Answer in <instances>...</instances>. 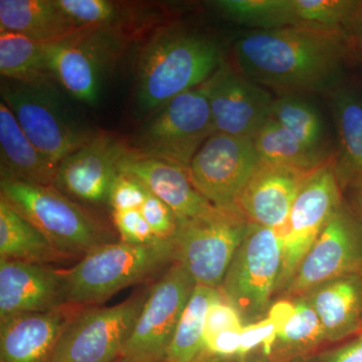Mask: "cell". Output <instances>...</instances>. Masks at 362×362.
Instances as JSON below:
<instances>
[{
    "label": "cell",
    "mask_w": 362,
    "mask_h": 362,
    "mask_svg": "<svg viewBox=\"0 0 362 362\" xmlns=\"http://www.w3.org/2000/svg\"><path fill=\"white\" fill-rule=\"evenodd\" d=\"M51 42L30 39L18 33H0L2 78L21 82L54 80L47 66V52Z\"/></svg>",
    "instance_id": "f1b7e54d"
},
{
    "label": "cell",
    "mask_w": 362,
    "mask_h": 362,
    "mask_svg": "<svg viewBox=\"0 0 362 362\" xmlns=\"http://www.w3.org/2000/svg\"><path fill=\"white\" fill-rule=\"evenodd\" d=\"M343 204L339 181L329 163L314 171L293 204L284 225L276 228L282 243L277 290H285L307 252Z\"/></svg>",
    "instance_id": "7c38bea8"
},
{
    "label": "cell",
    "mask_w": 362,
    "mask_h": 362,
    "mask_svg": "<svg viewBox=\"0 0 362 362\" xmlns=\"http://www.w3.org/2000/svg\"><path fill=\"white\" fill-rule=\"evenodd\" d=\"M303 297L320 319L327 342L341 341L362 332V275L335 279Z\"/></svg>",
    "instance_id": "44dd1931"
},
{
    "label": "cell",
    "mask_w": 362,
    "mask_h": 362,
    "mask_svg": "<svg viewBox=\"0 0 362 362\" xmlns=\"http://www.w3.org/2000/svg\"><path fill=\"white\" fill-rule=\"evenodd\" d=\"M216 358H218V357L211 356L206 350H204L201 356L197 357L194 362H216Z\"/></svg>",
    "instance_id": "7bdbcfd3"
},
{
    "label": "cell",
    "mask_w": 362,
    "mask_h": 362,
    "mask_svg": "<svg viewBox=\"0 0 362 362\" xmlns=\"http://www.w3.org/2000/svg\"><path fill=\"white\" fill-rule=\"evenodd\" d=\"M214 6L230 20L257 30L286 25V0H220Z\"/></svg>",
    "instance_id": "d6a6232c"
},
{
    "label": "cell",
    "mask_w": 362,
    "mask_h": 362,
    "mask_svg": "<svg viewBox=\"0 0 362 362\" xmlns=\"http://www.w3.org/2000/svg\"><path fill=\"white\" fill-rule=\"evenodd\" d=\"M140 211L157 240L173 242L177 233L178 221L165 202L149 192Z\"/></svg>",
    "instance_id": "e575fe53"
},
{
    "label": "cell",
    "mask_w": 362,
    "mask_h": 362,
    "mask_svg": "<svg viewBox=\"0 0 362 362\" xmlns=\"http://www.w3.org/2000/svg\"><path fill=\"white\" fill-rule=\"evenodd\" d=\"M242 330L225 331L213 337L207 338L204 340V350L218 358L237 356L240 347Z\"/></svg>",
    "instance_id": "f35d334b"
},
{
    "label": "cell",
    "mask_w": 362,
    "mask_h": 362,
    "mask_svg": "<svg viewBox=\"0 0 362 362\" xmlns=\"http://www.w3.org/2000/svg\"><path fill=\"white\" fill-rule=\"evenodd\" d=\"M81 30L56 0H1L0 33H11L30 39L52 42Z\"/></svg>",
    "instance_id": "603a6c76"
},
{
    "label": "cell",
    "mask_w": 362,
    "mask_h": 362,
    "mask_svg": "<svg viewBox=\"0 0 362 362\" xmlns=\"http://www.w3.org/2000/svg\"><path fill=\"white\" fill-rule=\"evenodd\" d=\"M206 87L216 133L252 138L270 118V93L230 66L221 65Z\"/></svg>",
    "instance_id": "2e32d148"
},
{
    "label": "cell",
    "mask_w": 362,
    "mask_h": 362,
    "mask_svg": "<svg viewBox=\"0 0 362 362\" xmlns=\"http://www.w3.org/2000/svg\"><path fill=\"white\" fill-rule=\"evenodd\" d=\"M0 258L40 265L71 259L2 199H0Z\"/></svg>",
    "instance_id": "cb8c5ba5"
},
{
    "label": "cell",
    "mask_w": 362,
    "mask_h": 362,
    "mask_svg": "<svg viewBox=\"0 0 362 362\" xmlns=\"http://www.w3.org/2000/svg\"><path fill=\"white\" fill-rule=\"evenodd\" d=\"M362 333V332H361Z\"/></svg>",
    "instance_id": "bcb514c9"
},
{
    "label": "cell",
    "mask_w": 362,
    "mask_h": 362,
    "mask_svg": "<svg viewBox=\"0 0 362 362\" xmlns=\"http://www.w3.org/2000/svg\"><path fill=\"white\" fill-rule=\"evenodd\" d=\"M349 35L286 26L255 30L235 42L240 74L282 96L329 89L349 52Z\"/></svg>",
    "instance_id": "6da1fadb"
},
{
    "label": "cell",
    "mask_w": 362,
    "mask_h": 362,
    "mask_svg": "<svg viewBox=\"0 0 362 362\" xmlns=\"http://www.w3.org/2000/svg\"><path fill=\"white\" fill-rule=\"evenodd\" d=\"M259 163L316 170L327 158L304 146L289 130L269 118L252 137Z\"/></svg>",
    "instance_id": "83f0119b"
},
{
    "label": "cell",
    "mask_w": 362,
    "mask_h": 362,
    "mask_svg": "<svg viewBox=\"0 0 362 362\" xmlns=\"http://www.w3.org/2000/svg\"><path fill=\"white\" fill-rule=\"evenodd\" d=\"M130 40L113 30L81 28L51 42L47 52L49 74L71 96L95 104L107 71L125 51Z\"/></svg>",
    "instance_id": "ba28073f"
},
{
    "label": "cell",
    "mask_w": 362,
    "mask_h": 362,
    "mask_svg": "<svg viewBox=\"0 0 362 362\" xmlns=\"http://www.w3.org/2000/svg\"><path fill=\"white\" fill-rule=\"evenodd\" d=\"M1 98L30 141L56 165L97 133L74 115L52 78L21 82L2 78Z\"/></svg>",
    "instance_id": "5b68a950"
},
{
    "label": "cell",
    "mask_w": 362,
    "mask_h": 362,
    "mask_svg": "<svg viewBox=\"0 0 362 362\" xmlns=\"http://www.w3.org/2000/svg\"><path fill=\"white\" fill-rule=\"evenodd\" d=\"M259 164L252 138L216 133L195 154L188 173L214 207L237 209L235 202Z\"/></svg>",
    "instance_id": "4fadbf2b"
},
{
    "label": "cell",
    "mask_w": 362,
    "mask_h": 362,
    "mask_svg": "<svg viewBox=\"0 0 362 362\" xmlns=\"http://www.w3.org/2000/svg\"><path fill=\"white\" fill-rule=\"evenodd\" d=\"M114 226L120 235L121 242L130 245H149L158 242L140 209L113 211Z\"/></svg>",
    "instance_id": "d590c367"
},
{
    "label": "cell",
    "mask_w": 362,
    "mask_h": 362,
    "mask_svg": "<svg viewBox=\"0 0 362 362\" xmlns=\"http://www.w3.org/2000/svg\"><path fill=\"white\" fill-rule=\"evenodd\" d=\"M115 362H127V361H124V359L120 358V359H118V361H116Z\"/></svg>",
    "instance_id": "f6af8a7d"
},
{
    "label": "cell",
    "mask_w": 362,
    "mask_h": 362,
    "mask_svg": "<svg viewBox=\"0 0 362 362\" xmlns=\"http://www.w3.org/2000/svg\"><path fill=\"white\" fill-rule=\"evenodd\" d=\"M57 4L78 28H100L132 37L139 32L140 11L133 4L110 0H56Z\"/></svg>",
    "instance_id": "f546056e"
},
{
    "label": "cell",
    "mask_w": 362,
    "mask_h": 362,
    "mask_svg": "<svg viewBox=\"0 0 362 362\" xmlns=\"http://www.w3.org/2000/svg\"><path fill=\"white\" fill-rule=\"evenodd\" d=\"M295 312L282 331L277 334L270 362H291L305 358L319 345L327 342L320 319L306 298L294 301Z\"/></svg>",
    "instance_id": "484cf974"
},
{
    "label": "cell",
    "mask_w": 362,
    "mask_h": 362,
    "mask_svg": "<svg viewBox=\"0 0 362 362\" xmlns=\"http://www.w3.org/2000/svg\"><path fill=\"white\" fill-rule=\"evenodd\" d=\"M362 18V2L349 0H287V26L349 35Z\"/></svg>",
    "instance_id": "4316f807"
},
{
    "label": "cell",
    "mask_w": 362,
    "mask_h": 362,
    "mask_svg": "<svg viewBox=\"0 0 362 362\" xmlns=\"http://www.w3.org/2000/svg\"><path fill=\"white\" fill-rule=\"evenodd\" d=\"M175 263L173 242L130 245L111 242L63 272L66 305L93 307L130 286L146 282Z\"/></svg>",
    "instance_id": "3957f363"
},
{
    "label": "cell",
    "mask_w": 362,
    "mask_h": 362,
    "mask_svg": "<svg viewBox=\"0 0 362 362\" xmlns=\"http://www.w3.org/2000/svg\"><path fill=\"white\" fill-rule=\"evenodd\" d=\"M66 305L63 272L0 258V321Z\"/></svg>",
    "instance_id": "ac0fdd59"
},
{
    "label": "cell",
    "mask_w": 362,
    "mask_h": 362,
    "mask_svg": "<svg viewBox=\"0 0 362 362\" xmlns=\"http://www.w3.org/2000/svg\"><path fill=\"white\" fill-rule=\"evenodd\" d=\"M316 170L259 163L238 197L235 209L250 223L276 230L284 225L298 194Z\"/></svg>",
    "instance_id": "e0dca14e"
},
{
    "label": "cell",
    "mask_w": 362,
    "mask_h": 362,
    "mask_svg": "<svg viewBox=\"0 0 362 362\" xmlns=\"http://www.w3.org/2000/svg\"><path fill=\"white\" fill-rule=\"evenodd\" d=\"M340 146L339 175L362 177V104L351 93L339 90L333 99Z\"/></svg>",
    "instance_id": "4dcf8cb0"
},
{
    "label": "cell",
    "mask_w": 362,
    "mask_h": 362,
    "mask_svg": "<svg viewBox=\"0 0 362 362\" xmlns=\"http://www.w3.org/2000/svg\"><path fill=\"white\" fill-rule=\"evenodd\" d=\"M119 173L134 176L151 194L165 202L175 213L178 226L214 209L192 185L188 171L175 164L137 156L128 147L119 163Z\"/></svg>",
    "instance_id": "ffe728a7"
},
{
    "label": "cell",
    "mask_w": 362,
    "mask_h": 362,
    "mask_svg": "<svg viewBox=\"0 0 362 362\" xmlns=\"http://www.w3.org/2000/svg\"><path fill=\"white\" fill-rule=\"evenodd\" d=\"M281 268L282 243L277 230L251 223L221 286L226 301L247 324L268 314Z\"/></svg>",
    "instance_id": "9c48e42d"
},
{
    "label": "cell",
    "mask_w": 362,
    "mask_h": 362,
    "mask_svg": "<svg viewBox=\"0 0 362 362\" xmlns=\"http://www.w3.org/2000/svg\"><path fill=\"white\" fill-rule=\"evenodd\" d=\"M352 275H362V223L342 204L285 291L288 296L301 297L324 283Z\"/></svg>",
    "instance_id": "5bb4252c"
},
{
    "label": "cell",
    "mask_w": 362,
    "mask_h": 362,
    "mask_svg": "<svg viewBox=\"0 0 362 362\" xmlns=\"http://www.w3.org/2000/svg\"><path fill=\"white\" fill-rule=\"evenodd\" d=\"M314 362H362V333L349 342L317 356Z\"/></svg>",
    "instance_id": "ab89813d"
},
{
    "label": "cell",
    "mask_w": 362,
    "mask_h": 362,
    "mask_svg": "<svg viewBox=\"0 0 362 362\" xmlns=\"http://www.w3.org/2000/svg\"><path fill=\"white\" fill-rule=\"evenodd\" d=\"M356 181V187H354V195H356V201L359 211L362 214V177L358 178Z\"/></svg>",
    "instance_id": "b9f144b4"
},
{
    "label": "cell",
    "mask_w": 362,
    "mask_h": 362,
    "mask_svg": "<svg viewBox=\"0 0 362 362\" xmlns=\"http://www.w3.org/2000/svg\"><path fill=\"white\" fill-rule=\"evenodd\" d=\"M244 326V320L239 311L228 301H223L221 298L218 301L214 302L207 311L204 342L207 338L225 331H240Z\"/></svg>",
    "instance_id": "74e56055"
},
{
    "label": "cell",
    "mask_w": 362,
    "mask_h": 362,
    "mask_svg": "<svg viewBox=\"0 0 362 362\" xmlns=\"http://www.w3.org/2000/svg\"><path fill=\"white\" fill-rule=\"evenodd\" d=\"M82 309L64 305L0 321V362H52L59 338Z\"/></svg>",
    "instance_id": "d6986e66"
},
{
    "label": "cell",
    "mask_w": 362,
    "mask_h": 362,
    "mask_svg": "<svg viewBox=\"0 0 362 362\" xmlns=\"http://www.w3.org/2000/svg\"><path fill=\"white\" fill-rule=\"evenodd\" d=\"M221 65V49L213 39L175 26L157 28L136 59L138 107L151 114L178 95L204 84Z\"/></svg>",
    "instance_id": "7a4b0ae2"
},
{
    "label": "cell",
    "mask_w": 362,
    "mask_h": 362,
    "mask_svg": "<svg viewBox=\"0 0 362 362\" xmlns=\"http://www.w3.org/2000/svg\"><path fill=\"white\" fill-rule=\"evenodd\" d=\"M240 362H246V361H245V358H239ZM250 362H265V361H250ZM267 362H270L268 361V359H267ZM291 362H314V358H312V361H311V358L310 357H305V358H300V359H296V361H293Z\"/></svg>",
    "instance_id": "ee69618b"
},
{
    "label": "cell",
    "mask_w": 362,
    "mask_h": 362,
    "mask_svg": "<svg viewBox=\"0 0 362 362\" xmlns=\"http://www.w3.org/2000/svg\"><path fill=\"white\" fill-rule=\"evenodd\" d=\"M221 298L220 289L195 286L176 326L165 362H194L201 356L207 311Z\"/></svg>",
    "instance_id": "d4e9b609"
},
{
    "label": "cell",
    "mask_w": 362,
    "mask_h": 362,
    "mask_svg": "<svg viewBox=\"0 0 362 362\" xmlns=\"http://www.w3.org/2000/svg\"><path fill=\"white\" fill-rule=\"evenodd\" d=\"M270 118L289 130L312 152L324 156L322 119L310 103L295 95L281 96L274 100Z\"/></svg>",
    "instance_id": "1f68e13d"
},
{
    "label": "cell",
    "mask_w": 362,
    "mask_h": 362,
    "mask_svg": "<svg viewBox=\"0 0 362 362\" xmlns=\"http://www.w3.org/2000/svg\"><path fill=\"white\" fill-rule=\"evenodd\" d=\"M195 286L194 279L177 263L150 285L121 358L127 362H165L176 326Z\"/></svg>",
    "instance_id": "8fae6325"
},
{
    "label": "cell",
    "mask_w": 362,
    "mask_h": 362,
    "mask_svg": "<svg viewBox=\"0 0 362 362\" xmlns=\"http://www.w3.org/2000/svg\"><path fill=\"white\" fill-rule=\"evenodd\" d=\"M295 312L294 302L287 301V300H281L277 303L272 305L269 309L267 317L273 321L275 324L277 334L280 331L283 330L288 321L291 319Z\"/></svg>",
    "instance_id": "60d3db41"
},
{
    "label": "cell",
    "mask_w": 362,
    "mask_h": 362,
    "mask_svg": "<svg viewBox=\"0 0 362 362\" xmlns=\"http://www.w3.org/2000/svg\"><path fill=\"white\" fill-rule=\"evenodd\" d=\"M149 190L141 181L127 173H119L112 185L108 204L113 211L140 209Z\"/></svg>",
    "instance_id": "836d02e7"
},
{
    "label": "cell",
    "mask_w": 362,
    "mask_h": 362,
    "mask_svg": "<svg viewBox=\"0 0 362 362\" xmlns=\"http://www.w3.org/2000/svg\"><path fill=\"white\" fill-rule=\"evenodd\" d=\"M127 141L99 131L89 142L59 164L54 187L81 204H108Z\"/></svg>",
    "instance_id": "9a60e30c"
},
{
    "label": "cell",
    "mask_w": 362,
    "mask_h": 362,
    "mask_svg": "<svg viewBox=\"0 0 362 362\" xmlns=\"http://www.w3.org/2000/svg\"><path fill=\"white\" fill-rule=\"evenodd\" d=\"M214 134L204 83L149 114L127 144L137 156L169 162L188 171L195 154Z\"/></svg>",
    "instance_id": "8992f818"
},
{
    "label": "cell",
    "mask_w": 362,
    "mask_h": 362,
    "mask_svg": "<svg viewBox=\"0 0 362 362\" xmlns=\"http://www.w3.org/2000/svg\"><path fill=\"white\" fill-rule=\"evenodd\" d=\"M149 288L111 307H86L59 338L52 362H115L148 296Z\"/></svg>",
    "instance_id": "30bf717a"
},
{
    "label": "cell",
    "mask_w": 362,
    "mask_h": 362,
    "mask_svg": "<svg viewBox=\"0 0 362 362\" xmlns=\"http://www.w3.org/2000/svg\"><path fill=\"white\" fill-rule=\"evenodd\" d=\"M276 339L277 329L269 317H265L257 322L247 324L240 332V347L237 357L245 358L259 346L263 347L264 356L269 357Z\"/></svg>",
    "instance_id": "8d00e7d4"
},
{
    "label": "cell",
    "mask_w": 362,
    "mask_h": 362,
    "mask_svg": "<svg viewBox=\"0 0 362 362\" xmlns=\"http://www.w3.org/2000/svg\"><path fill=\"white\" fill-rule=\"evenodd\" d=\"M251 223L238 209L213 211L178 226L173 240L175 263L195 284L220 289Z\"/></svg>",
    "instance_id": "52a82bcc"
},
{
    "label": "cell",
    "mask_w": 362,
    "mask_h": 362,
    "mask_svg": "<svg viewBox=\"0 0 362 362\" xmlns=\"http://www.w3.org/2000/svg\"><path fill=\"white\" fill-rule=\"evenodd\" d=\"M1 199L25 216L69 258L114 242L111 233L96 216L54 185L1 180Z\"/></svg>",
    "instance_id": "277c9868"
},
{
    "label": "cell",
    "mask_w": 362,
    "mask_h": 362,
    "mask_svg": "<svg viewBox=\"0 0 362 362\" xmlns=\"http://www.w3.org/2000/svg\"><path fill=\"white\" fill-rule=\"evenodd\" d=\"M0 163L1 180L54 185L58 165L35 147L21 127L16 116L0 102Z\"/></svg>",
    "instance_id": "7402d4cb"
}]
</instances>
